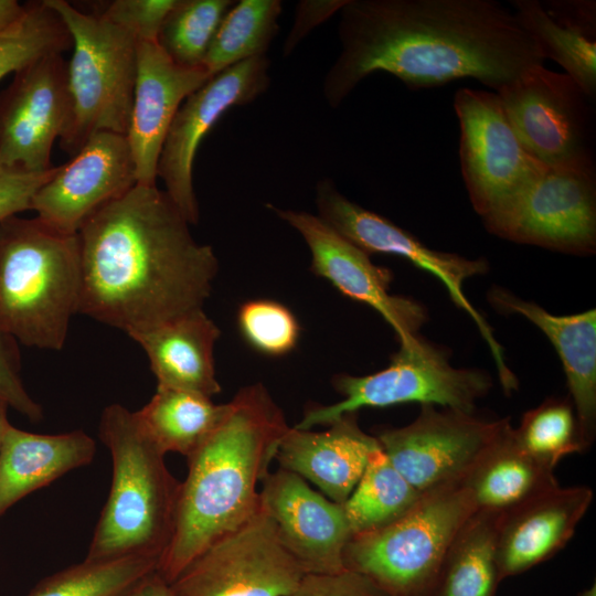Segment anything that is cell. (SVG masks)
I'll return each instance as SVG.
<instances>
[{
	"mask_svg": "<svg viewBox=\"0 0 596 596\" xmlns=\"http://www.w3.org/2000/svg\"><path fill=\"white\" fill-rule=\"evenodd\" d=\"M67 64L44 55L14 73L0 94V168L49 171L52 147L68 114Z\"/></svg>",
	"mask_w": 596,
	"mask_h": 596,
	"instance_id": "16",
	"label": "cell"
},
{
	"mask_svg": "<svg viewBox=\"0 0 596 596\" xmlns=\"http://www.w3.org/2000/svg\"><path fill=\"white\" fill-rule=\"evenodd\" d=\"M380 447L364 433L355 413L345 414L322 432L289 427L275 459L279 468L315 483L331 501L342 504L359 482L370 454Z\"/></svg>",
	"mask_w": 596,
	"mask_h": 596,
	"instance_id": "22",
	"label": "cell"
},
{
	"mask_svg": "<svg viewBox=\"0 0 596 596\" xmlns=\"http://www.w3.org/2000/svg\"><path fill=\"white\" fill-rule=\"evenodd\" d=\"M57 167L41 173L0 168V222L30 210L35 192L55 173Z\"/></svg>",
	"mask_w": 596,
	"mask_h": 596,
	"instance_id": "40",
	"label": "cell"
},
{
	"mask_svg": "<svg viewBox=\"0 0 596 596\" xmlns=\"http://www.w3.org/2000/svg\"><path fill=\"white\" fill-rule=\"evenodd\" d=\"M237 323L246 342L266 355L279 356L290 352L300 334L294 313L283 304L269 299L243 304L238 309Z\"/></svg>",
	"mask_w": 596,
	"mask_h": 596,
	"instance_id": "36",
	"label": "cell"
},
{
	"mask_svg": "<svg viewBox=\"0 0 596 596\" xmlns=\"http://www.w3.org/2000/svg\"><path fill=\"white\" fill-rule=\"evenodd\" d=\"M507 421L424 404L414 422L375 437L395 469L423 494L460 485Z\"/></svg>",
	"mask_w": 596,
	"mask_h": 596,
	"instance_id": "14",
	"label": "cell"
},
{
	"mask_svg": "<svg viewBox=\"0 0 596 596\" xmlns=\"http://www.w3.org/2000/svg\"><path fill=\"white\" fill-rule=\"evenodd\" d=\"M579 596H596L595 584L590 588L582 592Z\"/></svg>",
	"mask_w": 596,
	"mask_h": 596,
	"instance_id": "45",
	"label": "cell"
},
{
	"mask_svg": "<svg viewBox=\"0 0 596 596\" xmlns=\"http://www.w3.org/2000/svg\"><path fill=\"white\" fill-rule=\"evenodd\" d=\"M473 512L460 485L423 493L395 521L352 535L343 552L344 568L362 574L387 596H429L449 545Z\"/></svg>",
	"mask_w": 596,
	"mask_h": 596,
	"instance_id": "7",
	"label": "cell"
},
{
	"mask_svg": "<svg viewBox=\"0 0 596 596\" xmlns=\"http://www.w3.org/2000/svg\"><path fill=\"white\" fill-rule=\"evenodd\" d=\"M462 178L475 211L486 216L546 168L522 146L497 93L460 88L454 98Z\"/></svg>",
	"mask_w": 596,
	"mask_h": 596,
	"instance_id": "13",
	"label": "cell"
},
{
	"mask_svg": "<svg viewBox=\"0 0 596 596\" xmlns=\"http://www.w3.org/2000/svg\"><path fill=\"white\" fill-rule=\"evenodd\" d=\"M502 515L476 511L457 532L429 596H496L502 581L497 535Z\"/></svg>",
	"mask_w": 596,
	"mask_h": 596,
	"instance_id": "28",
	"label": "cell"
},
{
	"mask_svg": "<svg viewBox=\"0 0 596 596\" xmlns=\"http://www.w3.org/2000/svg\"><path fill=\"white\" fill-rule=\"evenodd\" d=\"M159 560L128 556L110 561L84 560L40 581L28 596H125Z\"/></svg>",
	"mask_w": 596,
	"mask_h": 596,
	"instance_id": "32",
	"label": "cell"
},
{
	"mask_svg": "<svg viewBox=\"0 0 596 596\" xmlns=\"http://www.w3.org/2000/svg\"><path fill=\"white\" fill-rule=\"evenodd\" d=\"M332 383L343 398L330 405L309 406L296 428L329 426L363 407L404 403L473 413L476 402L486 396L492 385L488 373L454 368L444 350L418 334L400 342V350L385 369L363 376L340 374Z\"/></svg>",
	"mask_w": 596,
	"mask_h": 596,
	"instance_id": "8",
	"label": "cell"
},
{
	"mask_svg": "<svg viewBox=\"0 0 596 596\" xmlns=\"http://www.w3.org/2000/svg\"><path fill=\"white\" fill-rule=\"evenodd\" d=\"M593 496L587 487L558 486L502 515L497 535L501 579L521 574L562 550Z\"/></svg>",
	"mask_w": 596,
	"mask_h": 596,
	"instance_id": "21",
	"label": "cell"
},
{
	"mask_svg": "<svg viewBox=\"0 0 596 596\" xmlns=\"http://www.w3.org/2000/svg\"><path fill=\"white\" fill-rule=\"evenodd\" d=\"M125 596H177L170 584L155 571L145 576Z\"/></svg>",
	"mask_w": 596,
	"mask_h": 596,
	"instance_id": "42",
	"label": "cell"
},
{
	"mask_svg": "<svg viewBox=\"0 0 596 596\" xmlns=\"http://www.w3.org/2000/svg\"><path fill=\"white\" fill-rule=\"evenodd\" d=\"M269 60L253 57L211 76L180 106L166 137L158 177L166 192L190 224L199 221L193 188L196 151L212 127L235 106L255 100L269 86Z\"/></svg>",
	"mask_w": 596,
	"mask_h": 596,
	"instance_id": "15",
	"label": "cell"
},
{
	"mask_svg": "<svg viewBox=\"0 0 596 596\" xmlns=\"http://www.w3.org/2000/svg\"><path fill=\"white\" fill-rule=\"evenodd\" d=\"M460 486L476 511L504 515L560 485L552 469L518 446L507 421Z\"/></svg>",
	"mask_w": 596,
	"mask_h": 596,
	"instance_id": "26",
	"label": "cell"
},
{
	"mask_svg": "<svg viewBox=\"0 0 596 596\" xmlns=\"http://www.w3.org/2000/svg\"><path fill=\"white\" fill-rule=\"evenodd\" d=\"M421 496L395 469L380 445L370 454L359 482L341 505L354 535L395 521Z\"/></svg>",
	"mask_w": 596,
	"mask_h": 596,
	"instance_id": "30",
	"label": "cell"
},
{
	"mask_svg": "<svg viewBox=\"0 0 596 596\" xmlns=\"http://www.w3.org/2000/svg\"><path fill=\"white\" fill-rule=\"evenodd\" d=\"M279 0H241L227 10L202 67L211 76L240 62L265 55L278 32Z\"/></svg>",
	"mask_w": 596,
	"mask_h": 596,
	"instance_id": "31",
	"label": "cell"
},
{
	"mask_svg": "<svg viewBox=\"0 0 596 596\" xmlns=\"http://www.w3.org/2000/svg\"><path fill=\"white\" fill-rule=\"evenodd\" d=\"M348 0H302L297 3L295 20L284 44V55L290 54L312 29L340 11Z\"/></svg>",
	"mask_w": 596,
	"mask_h": 596,
	"instance_id": "41",
	"label": "cell"
},
{
	"mask_svg": "<svg viewBox=\"0 0 596 596\" xmlns=\"http://www.w3.org/2000/svg\"><path fill=\"white\" fill-rule=\"evenodd\" d=\"M305 575L260 507L200 553L170 586L177 596H288Z\"/></svg>",
	"mask_w": 596,
	"mask_h": 596,
	"instance_id": "11",
	"label": "cell"
},
{
	"mask_svg": "<svg viewBox=\"0 0 596 596\" xmlns=\"http://www.w3.org/2000/svg\"><path fill=\"white\" fill-rule=\"evenodd\" d=\"M232 0H178L157 38L158 44L177 64L202 67L217 28Z\"/></svg>",
	"mask_w": 596,
	"mask_h": 596,
	"instance_id": "35",
	"label": "cell"
},
{
	"mask_svg": "<svg viewBox=\"0 0 596 596\" xmlns=\"http://www.w3.org/2000/svg\"><path fill=\"white\" fill-rule=\"evenodd\" d=\"M95 440L83 430L46 435L9 425L0 449V515L20 499L89 465Z\"/></svg>",
	"mask_w": 596,
	"mask_h": 596,
	"instance_id": "25",
	"label": "cell"
},
{
	"mask_svg": "<svg viewBox=\"0 0 596 596\" xmlns=\"http://www.w3.org/2000/svg\"><path fill=\"white\" fill-rule=\"evenodd\" d=\"M73 42L66 68L68 114L61 148L74 156L95 134L126 135L137 70L138 38L102 12L84 13L64 0H45Z\"/></svg>",
	"mask_w": 596,
	"mask_h": 596,
	"instance_id": "6",
	"label": "cell"
},
{
	"mask_svg": "<svg viewBox=\"0 0 596 596\" xmlns=\"http://www.w3.org/2000/svg\"><path fill=\"white\" fill-rule=\"evenodd\" d=\"M137 184L136 168L126 135L100 131L58 166L33 195L30 210L50 227L77 234L103 206Z\"/></svg>",
	"mask_w": 596,
	"mask_h": 596,
	"instance_id": "17",
	"label": "cell"
},
{
	"mask_svg": "<svg viewBox=\"0 0 596 596\" xmlns=\"http://www.w3.org/2000/svg\"><path fill=\"white\" fill-rule=\"evenodd\" d=\"M211 75L203 67L172 61L157 40H139L137 70L126 138L137 184L156 185L160 153L180 106Z\"/></svg>",
	"mask_w": 596,
	"mask_h": 596,
	"instance_id": "20",
	"label": "cell"
},
{
	"mask_svg": "<svg viewBox=\"0 0 596 596\" xmlns=\"http://www.w3.org/2000/svg\"><path fill=\"white\" fill-rule=\"evenodd\" d=\"M24 11V4L15 0H0V32L11 25Z\"/></svg>",
	"mask_w": 596,
	"mask_h": 596,
	"instance_id": "43",
	"label": "cell"
},
{
	"mask_svg": "<svg viewBox=\"0 0 596 596\" xmlns=\"http://www.w3.org/2000/svg\"><path fill=\"white\" fill-rule=\"evenodd\" d=\"M520 24L540 45L545 58L560 64L588 98L596 93V42L592 38V4H554L549 12L534 0L512 1Z\"/></svg>",
	"mask_w": 596,
	"mask_h": 596,
	"instance_id": "27",
	"label": "cell"
},
{
	"mask_svg": "<svg viewBox=\"0 0 596 596\" xmlns=\"http://www.w3.org/2000/svg\"><path fill=\"white\" fill-rule=\"evenodd\" d=\"M513 437L524 453L552 470L563 457L590 446L570 398H546L524 413Z\"/></svg>",
	"mask_w": 596,
	"mask_h": 596,
	"instance_id": "33",
	"label": "cell"
},
{
	"mask_svg": "<svg viewBox=\"0 0 596 596\" xmlns=\"http://www.w3.org/2000/svg\"><path fill=\"white\" fill-rule=\"evenodd\" d=\"M228 403L220 426L187 458L173 536L157 570L169 584L207 546L260 510L258 483L289 428L262 384L241 389Z\"/></svg>",
	"mask_w": 596,
	"mask_h": 596,
	"instance_id": "3",
	"label": "cell"
},
{
	"mask_svg": "<svg viewBox=\"0 0 596 596\" xmlns=\"http://www.w3.org/2000/svg\"><path fill=\"white\" fill-rule=\"evenodd\" d=\"M316 204L321 217L337 232L365 253L396 255L434 275L447 289L453 301L476 323L496 363L501 385L507 394L517 390L518 381L508 368L503 350L491 328L464 294V283L488 269L485 259H468L458 254L428 248L414 235L384 216L350 201L330 179L316 185Z\"/></svg>",
	"mask_w": 596,
	"mask_h": 596,
	"instance_id": "10",
	"label": "cell"
},
{
	"mask_svg": "<svg viewBox=\"0 0 596 596\" xmlns=\"http://www.w3.org/2000/svg\"><path fill=\"white\" fill-rule=\"evenodd\" d=\"M228 408L230 403L215 404L196 393L157 386L136 414L164 454L178 453L188 458L220 426Z\"/></svg>",
	"mask_w": 596,
	"mask_h": 596,
	"instance_id": "29",
	"label": "cell"
},
{
	"mask_svg": "<svg viewBox=\"0 0 596 596\" xmlns=\"http://www.w3.org/2000/svg\"><path fill=\"white\" fill-rule=\"evenodd\" d=\"M20 359L18 341L0 329V401L36 423L43 418V408L22 382Z\"/></svg>",
	"mask_w": 596,
	"mask_h": 596,
	"instance_id": "37",
	"label": "cell"
},
{
	"mask_svg": "<svg viewBox=\"0 0 596 596\" xmlns=\"http://www.w3.org/2000/svg\"><path fill=\"white\" fill-rule=\"evenodd\" d=\"M488 297L494 308L523 316L549 338L563 364L583 434L592 444L596 433V310L556 316L498 287Z\"/></svg>",
	"mask_w": 596,
	"mask_h": 596,
	"instance_id": "23",
	"label": "cell"
},
{
	"mask_svg": "<svg viewBox=\"0 0 596 596\" xmlns=\"http://www.w3.org/2000/svg\"><path fill=\"white\" fill-rule=\"evenodd\" d=\"M98 436L111 457V483L85 560H161L173 536L181 482L136 412L106 406Z\"/></svg>",
	"mask_w": 596,
	"mask_h": 596,
	"instance_id": "4",
	"label": "cell"
},
{
	"mask_svg": "<svg viewBox=\"0 0 596 596\" xmlns=\"http://www.w3.org/2000/svg\"><path fill=\"white\" fill-rule=\"evenodd\" d=\"M178 0H116L102 13L130 30L138 40H157Z\"/></svg>",
	"mask_w": 596,
	"mask_h": 596,
	"instance_id": "38",
	"label": "cell"
},
{
	"mask_svg": "<svg viewBox=\"0 0 596 596\" xmlns=\"http://www.w3.org/2000/svg\"><path fill=\"white\" fill-rule=\"evenodd\" d=\"M288 596H387L369 578L353 571L306 574Z\"/></svg>",
	"mask_w": 596,
	"mask_h": 596,
	"instance_id": "39",
	"label": "cell"
},
{
	"mask_svg": "<svg viewBox=\"0 0 596 596\" xmlns=\"http://www.w3.org/2000/svg\"><path fill=\"white\" fill-rule=\"evenodd\" d=\"M260 503L279 540L306 574L344 570L343 552L352 533L341 504L283 468L263 480Z\"/></svg>",
	"mask_w": 596,
	"mask_h": 596,
	"instance_id": "19",
	"label": "cell"
},
{
	"mask_svg": "<svg viewBox=\"0 0 596 596\" xmlns=\"http://www.w3.org/2000/svg\"><path fill=\"white\" fill-rule=\"evenodd\" d=\"M268 207L294 227L311 253L312 272L344 296L374 308L394 329L400 342L416 336L426 320L417 301L390 294V269L372 263L369 254L318 215L305 211Z\"/></svg>",
	"mask_w": 596,
	"mask_h": 596,
	"instance_id": "18",
	"label": "cell"
},
{
	"mask_svg": "<svg viewBox=\"0 0 596 596\" xmlns=\"http://www.w3.org/2000/svg\"><path fill=\"white\" fill-rule=\"evenodd\" d=\"M82 263L77 234L39 217L0 222V329L18 342L61 350L79 313Z\"/></svg>",
	"mask_w": 596,
	"mask_h": 596,
	"instance_id": "5",
	"label": "cell"
},
{
	"mask_svg": "<svg viewBox=\"0 0 596 596\" xmlns=\"http://www.w3.org/2000/svg\"><path fill=\"white\" fill-rule=\"evenodd\" d=\"M338 31L341 52L322 86L331 107L375 72L412 88L471 77L498 92L545 60L514 13L492 0H348Z\"/></svg>",
	"mask_w": 596,
	"mask_h": 596,
	"instance_id": "1",
	"label": "cell"
},
{
	"mask_svg": "<svg viewBox=\"0 0 596 596\" xmlns=\"http://www.w3.org/2000/svg\"><path fill=\"white\" fill-rule=\"evenodd\" d=\"M496 93L520 142L540 163H594L588 97L567 74L539 65Z\"/></svg>",
	"mask_w": 596,
	"mask_h": 596,
	"instance_id": "12",
	"label": "cell"
},
{
	"mask_svg": "<svg viewBox=\"0 0 596 596\" xmlns=\"http://www.w3.org/2000/svg\"><path fill=\"white\" fill-rule=\"evenodd\" d=\"M504 240L587 255L596 248L594 163L546 168L518 194L482 217Z\"/></svg>",
	"mask_w": 596,
	"mask_h": 596,
	"instance_id": "9",
	"label": "cell"
},
{
	"mask_svg": "<svg viewBox=\"0 0 596 596\" xmlns=\"http://www.w3.org/2000/svg\"><path fill=\"white\" fill-rule=\"evenodd\" d=\"M8 408L9 406L6 403L0 401V449H1L6 430L8 426L10 425V422L8 419Z\"/></svg>",
	"mask_w": 596,
	"mask_h": 596,
	"instance_id": "44",
	"label": "cell"
},
{
	"mask_svg": "<svg viewBox=\"0 0 596 596\" xmlns=\"http://www.w3.org/2000/svg\"><path fill=\"white\" fill-rule=\"evenodd\" d=\"M72 45L66 25L45 0L28 2L20 18L0 32V79L44 55L62 54Z\"/></svg>",
	"mask_w": 596,
	"mask_h": 596,
	"instance_id": "34",
	"label": "cell"
},
{
	"mask_svg": "<svg viewBox=\"0 0 596 596\" xmlns=\"http://www.w3.org/2000/svg\"><path fill=\"white\" fill-rule=\"evenodd\" d=\"M157 185L136 184L78 231L79 313L129 337L203 309L219 270L213 248Z\"/></svg>",
	"mask_w": 596,
	"mask_h": 596,
	"instance_id": "2",
	"label": "cell"
},
{
	"mask_svg": "<svg viewBox=\"0 0 596 596\" xmlns=\"http://www.w3.org/2000/svg\"><path fill=\"white\" fill-rule=\"evenodd\" d=\"M221 332L203 309L132 334L147 354L157 386L212 398L221 392L214 366V345Z\"/></svg>",
	"mask_w": 596,
	"mask_h": 596,
	"instance_id": "24",
	"label": "cell"
}]
</instances>
